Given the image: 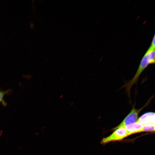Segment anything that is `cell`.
I'll use <instances>...</instances> for the list:
<instances>
[{"instance_id": "6da1fadb", "label": "cell", "mask_w": 155, "mask_h": 155, "mask_svg": "<svg viewBox=\"0 0 155 155\" xmlns=\"http://www.w3.org/2000/svg\"><path fill=\"white\" fill-rule=\"evenodd\" d=\"M155 48L150 46L142 57L136 73L133 78L121 88H125L128 95L130 94L133 85L136 83L142 72L150 64H154L155 60Z\"/></svg>"}, {"instance_id": "7a4b0ae2", "label": "cell", "mask_w": 155, "mask_h": 155, "mask_svg": "<svg viewBox=\"0 0 155 155\" xmlns=\"http://www.w3.org/2000/svg\"><path fill=\"white\" fill-rule=\"evenodd\" d=\"M150 99L148 101L146 104L142 108L139 109H136L135 108V104L132 107V109L129 114L125 118L123 121L117 127L113 129L115 130L120 127H124L128 125L136 122L138 115L141 111L149 103Z\"/></svg>"}, {"instance_id": "3957f363", "label": "cell", "mask_w": 155, "mask_h": 155, "mask_svg": "<svg viewBox=\"0 0 155 155\" xmlns=\"http://www.w3.org/2000/svg\"><path fill=\"white\" fill-rule=\"evenodd\" d=\"M128 132L125 128H118L110 135L103 138L101 142L102 144H105L111 142L120 141L129 136Z\"/></svg>"}, {"instance_id": "277c9868", "label": "cell", "mask_w": 155, "mask_h": 155, "mask_svg": "<svg viewBox=\"0 0 155 155\" xmlns=\"http://www.w3.org/2000/svg\"><path fill=\"white\" fill-rule=\"evenodd\" d=\"M136 122L143 125H155V113L151 112L146 113L142 115Z\"/></svg>"}, {"instance_id": "5b68a950", "label": "cell", "mask_w": 155, "mask_h": 155, "mask_svg": "<svg viewBox=\"0 0 155 155\" xmlns=\"http://www.w3.org/2000/svg\"><path fill=\"white\" fill-rule=\"evenodd\" d=\"M124 127L128 132L129 135L143 132V125L141 123L137 122L126 125Z\"/></svg>"}, {"instance_id": "8992f818", "label": "cell", "mask_w": 155, "mask_h": 155, "mask_svg": "<svg viewBox=\"0 0 155 155\" xmlns=\"http://www.w3.org/2000/svg\"><path fill=\"white\" fill-rule=\"evenodd\" d=\"M10 92V90L2 91L0 90V102L2 103L4 106H6L7 104L4 100V97L5 94H8Z\"/></svg>"}, {"instance_id": "52a82bcc", "label": "cell", "mask_w": 155, "mask_h": 155, "mask_svg": "<svg viewBox=\"0 0 155 155\" xmlns=\"http://www.w3.org/2000/svg\"><path fill=\"white\" fill-rule=\"evenodd\" d=\"M155 125H143V131H154Z\"/></svg>"}, {"instance_id": "ba28073f", "label": "cell", "mask_w": 155, "mask_h": 155, "mask_svg": "<svg viewBox=\"0 0 155 155\" xmlns=\"http://www.w3.org/2000/svg\"><path fill=\"white\" fill-rule=\"evenodd\" d=\"M155 35L154 34L150 45V46L154 48H155Z\"/></svg>"}, {"instance_id": "9c48e42d", "label": "cell", "mask_w": 155, "mask_h": 155, "mask_svg": "<svg viewBox=\"0 0 155 155\" xmlns=\"http://www.w3.org/2000/svg\"><path fill=\"white\" fill-rule=\"evenodd\" d=\"M63 96V94H62L60 97V98L61 99V98Z\"/></svg>"}, {"instance_id": "30bf717a", "label": "cell", "mask_w": 155, "mask_h": 155, "mask_svg": "<svg viewBox=\"0 0 155 155\" xmlns=\"http://www.w3.org/2000/svg\"><path fill=\"white\" fill-rule=\"evenodd\" d=\"M63 77H62V78H61L60 80V81H61L63 79Z\"/></svg>"}, {"instance_id": "8fae6325", "label": "cell", "mask_w": 155, "mask_h": 155, "mask_svg": "<svg viewBox=\"0 0 155 155\" xmlns=\"http://www.w3.org/2000/svg\"><path fill=\"white\" fill-rule=\"evenodd\" d=\"M74 104V103L73 102H72V103H71V106H72L73 105V104Z\"/></svg>"}]
</instances>
